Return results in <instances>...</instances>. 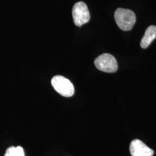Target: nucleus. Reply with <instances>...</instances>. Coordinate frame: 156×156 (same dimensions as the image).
Instances as JSON below:
<instances>
[{
  "instance_id": "nucleus-4",
  "label": "nucleus",
  "mask_w": 156,
  "mask_h": 156,
  "mask_svg": "<svg viewBox=\"0 0 156 156\" xmlns=\"http://www.w3.org/2000/svg\"><path fill=\"white\" fill-rule=\"evenodd\" d=\"M73 22L78 27L89 22L90 14L87 5L82 1L76 2L73 6Z\"/></svg>"
},
{
  "instance_id": "nucleus-1",
  "label": "nucleus",
  "mask_w": 156,
  "mask_h": 156,
  "mask_svg": "<svg viewBox=\"0 0 156 156\" xmlns=\"http://www.w3.org/2000/svg\"><path fill=\"white\" fill-rule=\"evenodd\" d=\"M118 27L123 31H129L136 22V16L134 12L128 9L118 8L114 14Z\"/></svg>"
},
{
  "instance_id": "nucleus-7",
  "label": "nucleus",
  "mask_w": 156,
  "mask_h": 156,
  "mask_svg": "<svg viewBox=\"0 0 156 156\" xmlns=\"http://www.w3.org/2000/svg\"><path fill=\"white\" fill-rule=\"evenodd\" d=\"M4 156H16V147L11 146L8 148Z\"/></svg>"
},
{
  "instance_id": "nucleus-3",
  "label": "nucleus",
  "mask_w": 156,
  "mask_h": 156,
  "mask_svg": "<svg viewBox=\"0 0 156 156\" xmlns=\"http://www.w3.org/2000/svg\"><path fill=\"white\" fill-rule=\"evenodd\" d=\"M94 64L98 69L105 73H115L118 68L116 58L108 53H104L97 57L95 60Z\"/></svg>"
},
{
  "instance_id": "nucleus-2",
  "label": "nucleus",
  "mask_w": 156,
  "mask_h": 156,
  "mask_svg": "<svg viewBox=\"0 0 156 156\" xmlns=\"http://www.w3.org/2000/svg\"><path fill=\"white\" fill-rule=\"evenodd\" d=\"M51 85L56 91L66 97H69L74 94V87L71 81L66 78L56 75L51 80Z\"/></svg>"
},
{
  "instance_id": "nucleus-8",
  "label": "nucleus",
  "mask_w": 156,
  "mask_h": 156,
  "mask_svg": "<svg viewBox=\"0 0 156 156\" xmlns=\"http://www.w3.org/2000/svg\"><path fill=\"white\" fill-rule=\"evenodd\" d=\"M16 156H24V152L21 146L16 147Z\"/></svg>"
},
{
  "instance_id": "nucleus-5",
  "label": "nucleus",
  "mask_w": 156,
  "mask_h": 156,
  "mask_svg": "<svg viewBox=\"0 0 156 156\" xmlns=\"http://www.w3.org/2000/svg\"><path fill=\"white\" fill-rule=\"evenodd\" d=\"M132 156H153L154 151L140 140H134L129 145Z\"/></svg>"
},
{
  "instance_id": "nucleus-6",
  "label": "nucleus",
  "mask_w": 156,
  "mask_h": 156,
  "mask_svg": "<svg viewBox=\"0 0 156 156\" xmlns=\"http://www.w3.org/2000/svg\"><path fill=\"white\" fill-rule=\"evenodd\" d=\"M156 38V26H151L145 31V34L140 41V46L144 49L147 48Z\"/></svg>"
}]
</instances>
